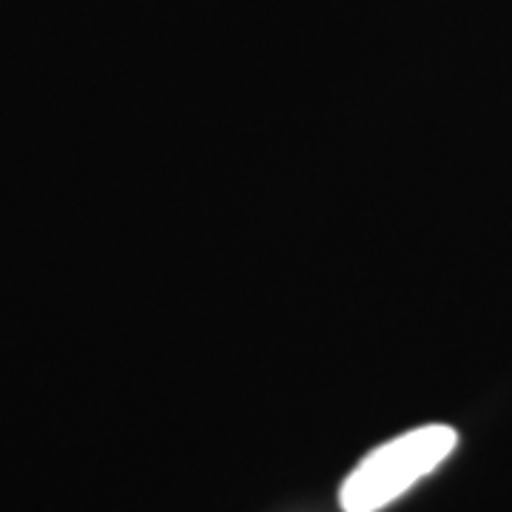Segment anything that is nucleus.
Wrapping results in <instances>:
<instances>
[{"label":"nucleus","mask_w":512,"mask_h":512,"mask_svg":"<svg viewBox=\"0 0 512 512\" xmlns=\"http://www.w3.org/2000/svg\"><path fill=\"white\" fill-rule=\"evenodd\" d=\"M458 433L447 424H427L373 450L342 484V510L379 512L416 481L430 476L456 450Z\"/></svg>","instance_id":"obj_1"}]
</instances>
